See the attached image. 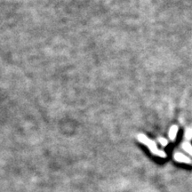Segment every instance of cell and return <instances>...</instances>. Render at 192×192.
Returning a JSON list of instances; mask_svg holds the SVG:
<instances>
[{
  "label": "cell",
  "mask_w": 192,
  "mask_h": 192,
  "mask_svg": "<svg viewBox=\"0 0 192 192\" xmlns=\"http://www.w3.org/2000/svg\"><path fill=\"white\" fill-rule=\"evenodd\" d=\"M137 138H138V140H140V142L143 143V144H145L146 146H148L149 149L151 150V151L152 153H154V154H156V155L161 156V157H166V153H165L164 151H159V150L157 149V147H156V143H155L152 140L149 139L145 134H140L137 136Z\"/></svg>",
  "instance_id": "obj_1"
},
{
  "label": "cell",
  "mask_w": 192,
  "mask_h": 192,
  "mask_svg": "<svg viewBox=\"0 0 192 192\" xmlns=\"http://www.w3.org/2000/svg\"><path fill=\"white\" fill-rule=\"evenodd\" d=\"M187 137L188 138H191V132H190V131H188Z\"/></svg>",
  "instance_id": "obj_6"
},
{
  "label": "cell",
  "mask_w": 192,
  "mask_h": 192,
  "mask_svg": "<svg viewBox=\"0 0 192 192\" xmlns=\"http://www.w3.org/2000/svg\"><path fill=\"white\" fill-rule=\"evenodd\" d=\"M174 158H175V160L179 161V162H185V163H188V162H189V159H188L187 157L183 156L181 153H176V154L174 155Z\"/></svg>",
  "instance_id": "obj_3"
},
{
  "label": "cell",
  "mask_w": 192,
  "mask_h": 192,
  "mask_svg": "<svg viewBox=\"0 0 192 192\" xmlns=\"http://www.w3.org/2000/svg\"><path fill=\"white\" fill-rule=\"evenodd\" d=\"M177 132H178V126L173 125L171 127V129H170V131H169V138H170L171 140H174V139H175Z\"/></svg>",
  "instance_id": "obj_2"
},
{
  "label": "cell",
  "mask_w": 192,
  "mask_h": 192,
  "mask_svg": "<svg viewBox=\"0 0 192 192\" xmlns=\"http://www.w3.org/2000/svg\"><path fill=\"white\" fill-rule=\"evenodd\" d=\"M158 142H159V143H160L162 146H166V145H167V143H168L167 140H166V139H165V138H162V137L158 138Z\"/></svg>",
  "instance_id": "obj_4"
},
{
  "label": "cell",
  "mask_w": 192,
  "mask_h": 192,
  "mask_svg": "<svg viewBox=\"0 0 192 192\" xmlns=\"http://www.w3.org/2000/svg\"><path fill=\"white\" fill-rule=\"evenodd\" d=\"M183 148H184V149H185L188 152H189V153H191L192 154V148H191V146L189 145V144H188V143H184V144H183Z\"/></svg>",
  "instance_id": "obj_5"
}]
</instances>
